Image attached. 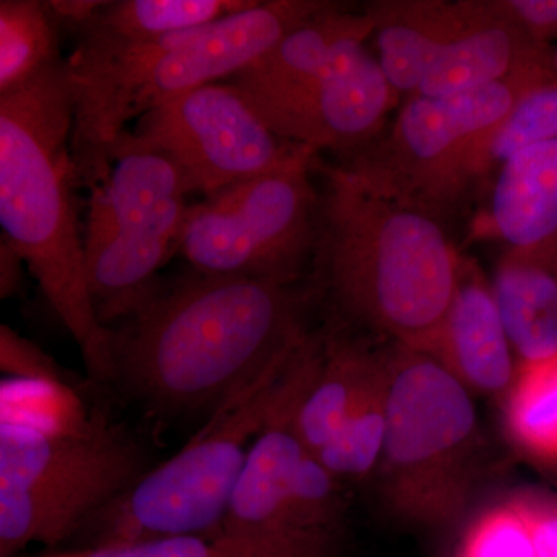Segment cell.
<instances>
[{"label":"cell","mask_w":557,"mask_h":557,"mask_svg":"<svg viewBox=\"0 0 557 557\" xmlns=\"http://www.w3.org/2000/svg\"><path fill=\"white\" fill-rule=\"evenodd\" d=\"M319 285L190 271L112 330L113 381L150 412L214 416L310 332Z\"/></svg>","instance_id":"1"},{"label":"cell","mask_w":557,"mask_h":557,"mask_svg":"<svg viewBox=\"0 0 557 557\" xmlns=\"http://www.w3.org/2000/svg\"><path fill=\"white\" fill-rule=\"evenodd\" d=\"M319 287L376 338L429 354L460 278L463 256L446 223L346 164L324 163Z\"/></svg>","instance_id":"2"},{"label":"cell","mask_w":557,"mask_h":557,"mask_svg":"<svg viewBox=\"0 0 557 557\" xmlns=\"http://www.w3.org/2000/svg\"><path fill=\"white\" fill-rule=\"evenodd\" d=\"M75 104L65 60L0 95L2 239L78 344L91 380L113 381L112 330L98 321L84 269L72 156Z\"/></svg>","instance_id":"3"},{"label":"cell","mask_w":557,"mask_h":557,"mask_svg":"<svg viewBox=\"0 0 557 557\" xmlns=\"http://www.w3.org/2000/svg\"><path fill=\"white\" fill-rule=\"evenodd\" d=\"M322 347L324 333L310 330L211 416L185 448L91 516L72 548L222 533L252 443L271 416L310 383Z\"/></svg>","instance_id":"4"},{"label":"cell","mask_w":557,"mask_h":557,"mask_svg":"<svg viewBox=\"0 0 557 557\" xmlns=\"http://www.w3.org/2000/svg\"><path fill=\"white\" fill-rule=\"evenodd\" d=\"M472 395L434 358L391 343L386 442L373 480L381 507L401 525L446 528L479 485Z\"/></svg>","instance_id":"5"},{"label":"cell","mask_w":557,"mask_h":557,"mask_svg":"<svg viewBox=\"0 0 557 557\" xmlns=\"http://www.w3.org/2000/svg\"><path fill=\"white\" fill-rule=\"evenodd\" d=\"M148 454L94 413L76 432L0 423V557L57 547L148 472Z\"/></svg>","instance_id":"6"},{"label":"cell","mask_w":557,"mask_h":557,"mask_svg":"<svg viewBox=\"0 0 557 557\" xmlns=\"http://www.w3.org/2000/svg\"><path fill=\"white\" fill-rule=\"evenodd\" d=\"M188 196L164 153L129 129L121 134L83 223L87 287L106 329L129 318L159 287L160 270L178 252Z\"/></svg>","instance_id":"7"},{"label":"cell","mask_w":557,"mask_h":557,"mask_svg":"<svg viewBox=\"0 0 557 557\" xmlns=\"http://www.w3.org/2000/svg\"><path fill=\"white\" fill-rule=\"evenodd\" d=\"M313 159L245 180L190 205L178 252L211 276L296 284L317 258L321 194Z\"/></svg>","instance_id":"8"},{"label":"cell","mask_w":557,"mask_h":557,"mask_svg":"<svg viewBox=\"0 0 557 557\" xmlns=\"http://www.w3.org/2000/svg\"><path fill=\"white\" fill-rule=\"evenodd\" d=\"M549 75L552 65H536L463 94L405 98L388 131L343 164L446 223L467 205L463 174L472 146Z\"/></svg>","instance_id":"9"},{"label":"cell","mask_w":557,"mask_h":557,"mask_svg":"<svg viewBox=\"0 0 557 557\" xmlns=\"http://www.w3.org/2000/svg\"><path fill=\"white\" fill-rule=\"evenodd\" d=\"M131 132L175 164L189 196L209 197L319 156L278 137L230 81L208 84L149 110Z\"/></svg>","instance_id":"10"},{"label":"cell","mask_w":557,"mask_h":557,"mask_svg":"<svg viewBox=\"0 0 557 557\" xmlns=\"http://www.w3.org/2000/svg\"><path fill=\"white\" fill-rule=\"evenodd\" d=\"M368 44L351 47L317 75L285 89L245 95L278 137L346 159L380 137L403 101Z\"/></svg>","instance_id":"11"},{"label":"cell","mask_w":557,"mask_h":557,"mask_svg":"<svg viewBox=\"0 0 557 557\" xmlns=\"http://www.w3.org/2000/svg\"><path fill=\"white\" fill-rule=\"evenodd\" d=\"M329 5L327 0H256L248 9L193 28L149 70L132 97L127 124L180 95L233 78Z\"/></svg>","instance_id":"12"},{"label":"cell","mask_w":557,"mask_h":557,"mask_svg":"<svg viewBox=\"0 0 557 557\" xmlns=\"http://www.w3.org/2000/svg\"><path fill=\"white\" fill-rule=\"evenodd\" d=\"M304 392L306 388L287 399L252 443L231 496L222 533L307 547L344 548L346 536L311 533L300 527L288 504L289 483L307 450L293 429V416Z\"/></svg>","instance_id":"13"},{"label":"cell","mask_w":557,"mask_h":557,"mask_svg":"<svg viewBox=\"0 0 557 557\" xmlns=\"http://www.w3.org/2000/svg\"><path fill=\"white\" fill-rule=\"evenodd\" d=\"M428 355L471 395L504 399L518 375L519 359L491 278L472 260H463L456 293Z\"/></svg>","instance_id":"14"},{"label":"cell","mask_w":557,"mask_h":557,"mask_svg":"<svg viewBox=\"0 0 557 557\" xmlns=\"http://www.w3.org/2000/svg\"><path fill=\"white\" fill-rule=\"evenodd\" d=\"M536 65L553 67V47L528 38L511 22L494 13L487 0H469L467 24L440 53L416 95L463 94Z\"/></svg>","instance_id":"15"},{"label":"cell","mask_w":557,"mask_h":557,"mask_svg":"<svg viewBox=\"0 0 557 557\" xmlns=\"http://www.w3.org/2000/svg\"><path fill=\"white\" fill-rule=\"evenodd\" d=\"M375 54L403 100L417 94L469 17V0H381L366 7Z\"/></svg>","instance_id":"16"},{"label":"cell","mask_w":557,"mask_h":557,"mask_svg":"<svg viewBox=\"0 0 557 557\" xmlns=\"http://www.w3.org/2000/svg\"><path fill=\"white\" fill-rule=\"evenodd\" d=\"M487 190L490 233L557 262V138L508 161Z\"/></svg>","instance_id":"17"},{"label":"cell","mask_w":557,"mask_h":557,"mask_svg":"<svg viewBox=\"0 0 557 557\" xmlns=\"http://www.w3.org/2000/svg\"><path fill=\"white\" fill-rule=\"evenodd\" d=\"M372 35L373 21L366 9L351 11L332 2L228 81L248 97L285 89L317 75L351 47L368 44Z\"/></svg>","instance_id":"18"},{"label":"cell","mask_w":557,"mask_h":557,"mask_svg":"<svg viewBox=\"0 0 557 557\" xmlns=\"http://www.w3.org/2000/svg\"><path fill=\"white\" fill-rule=\"evenodd\" d=\"M491 285L519 364L557 357V262L507 248Z\"/></svg>","instance_id":"19"},{"label":"cell","mask_w":557,"mask_h":557,"mask_svg":"<svg viewBox=\"0 0 557 557\" xmlns=\"http://www.w3.org/2000/svg\"><path fill=\"white\" fill-rule=\"evenodd\" d=\"M383 347L339 330L324 332L321 361L293 416L304 448L317 454L338 431L364 394Z\"/></svg>","instance_id":"20"},{"label":"cell","mask_w":557,"mask_h":557,"mask_svg":"<svg viewBox=\"0 0 557 557\" xmlns=\"http://www.w3.org/2000/svg\"><path fill=\"white\" fill-rule=\"evenodd\" d=\"M557 138V76L539 81L520 95L493 129L478 139L465 164L467 199L490 189L502 168L523 150Z\"/></svg>","instance_id":"21"},{"label":"cell","mask_w":557,"mask_h":557,"mask_svg":"<svg viewBox=\"0 0 557 557\" xmlns=\"http://www.w3.org/2000/svg\"><path fill=\"white\" fill-rule=\"evenodd\" d=\"M256 0H113L76 28V39L121 42L161 38L248 9Z\"/></svg>","instance_id":"22"},{"label":"cell","mask_w":557,"mask_h":557,"mask_svg":"<svg viewBox=\"0 0 557 557\" xmlns=\"http://www.w3.org/2000/svg\"><path fill=\"white\" fill-rule=\"evenodd\" d=\"M388 386L391 343L386 341L364 394L333 437L313 454L344 486L361 485L375 478L386 442Z\"/></svg>","instance_id":"23"},{"label":"cell","mask_w":557,"mask_h":557,"mask_svg":"<svg viewBox=\"0 0 557 557\" xmlns=\"http://www.w3.org/2000/svg\"><path fill=\"white\" fill-rule=\"evenodd\" d=\"M504 420L523 454L557 465V357L519 364L504 398Z\"/></svg>","instance_id":"24"},{"label":"cell","mask_w":557,"mask_h":557,"mask_svg":"<svg viewBox=\"0 0 557 557\" xmlns=\"http://www.w3.org/2000/svg\"><path fill=\"white\" fill-rule=\"evenodd\" d=\"M60 24L46 2H0V95L24 86L44 70L64 60Z\"/></svg>","instance_id":"25"},{"label":"cell","mask_w":557,"mask_h":557,"mask_svg":"<svg viewBox=\"0 0 557 557\" xmlns=\"http://www.w3.org/2000/svg\"><path fill=\"white\" fill-rule=\"evenodd\" d=\"M344 549L307 547L271 539L236 536H177L109 545L69 548L42 557H343Z\"/></svg>","instance_id":"26"},{"label":"cell","mask_w":557,"mask_h":557,"mask_svg":"<svg viewBox=\"0 0 557 557\" xmlns=\"http://www.w3.org/2000/svg\"><path fill=\"white\" fill-rule=\"evenodd\" d=\"M454 557H537V552L525 520L509 500L469 525Z\"/></svg>","instance_id":"27"},{"label":"cell","mask_w":557,"mask_h":557,"mask_svg":"<svg viewBox=\"0 0 557 557\" xmlns=\"http://www.w3.org/2000/svg\"><path fill=\"white\" fill-rule=\"evenodd\" d=\"M0 369L16 381L73 388L72 375L9 325L0 327Z\"/></svg>","instance_id":"28"},{"label":"cell","mask_w":557,"mask_h":557,"mask_svg":"<svg viewBox=\"0 0 557 557\" xmlns=\"http://www.w3.org/2000/svg\"><path fill=\"white\" fill-rule=\"evenodd\" d=\"M491 10L541 46L557 39V0H487Z\"/></svg>","instance_id":"29"},{"label":"cell","mask_w":557,"mask_h":557,"mask_svg":"<svg viewBox=\"0 0 557 557\" xmlns=\"http://www.w3.org/2000/svg\"><path fill=\"white\" fill-rule=\"evenodd\" d=\"M511 504L527 522L537 557H557V496L523 493Z\"/></svg>","instance_id":"30"},{"label":"cell","mask_w":557,"mask_h":557,"mask_svg":"<svg viewBox=\"0 0 557 557\" xmlns=\"http://www.w3.org/2000/svg\"><path fill=\"white\" fill-rule=\"evenodd\" d=\"M24 267L27 263L16 249L11 248L5 240H0V296L9 299L17 295L24 284Z\"/></svg>","instance_id":"31"},{"label":"cell","mask_w":557,"mask_h":557,"mask_svg":"<svg viewBox=\"0 0 557 557\" xmlns=\"http://www.w3.org/2000/svg\"><path fill=\"white\" fill-rule=\"evenodd\" d=\"M553 70H555L557 76V46L553 49Z\"/></svg>","instance_id":"32"}]
</instances>
